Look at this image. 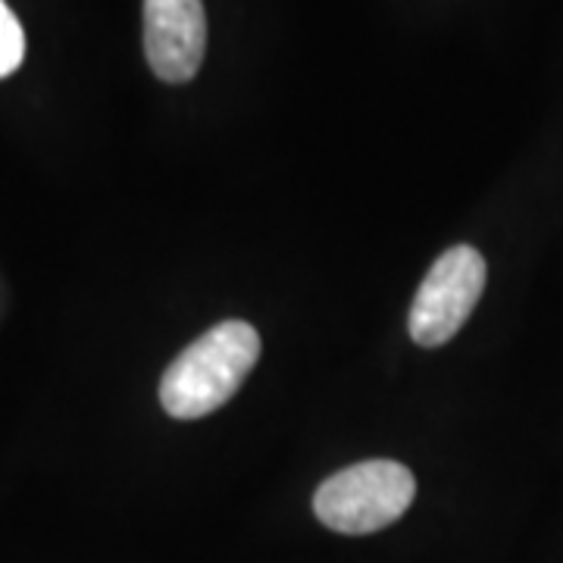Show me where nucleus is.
Returning <instances> with one entry per match:
<instances>
[{"instance_id":"1","label":"nucleus","mask_w":563,"mask_h":563,"mask_svg":"<svg viewBox=\"0 0 563 563\" xmlns=\"http://www.w3.org/2000/svg\"><path fill=\"white\" fill-rule=\"evenodd\" d=\"M261 357V335L251 322L225 320L207 329L176 361L166 366L161 379L163 410L176 420H201L220 410Z\"/></svg>"},{"instance_id":"2","label":"nucleus","mask_w":563,"mask_h":563,"mask_svg":"<svg viewBox=\"0 0 563 563\" xmlns=\"http://www.w3.org/2000/svg\"><path fill=\"white\" fill-rule=\"evenodd\" d=\"M417 495L413 473L398 461H363L329 476L313 495V514L342 536H369L407 514Z\"/></svg>"},{"instance_id":"3","label":"nucleus","mask_w":563,"mask_h":563,"mask_svg":"<svg viewBox=\"0 0 563 563\" xmlns=\"http://www.w3.org/2000/svg\"><path fill=\"white\" fill-rule=\"evenodd\" d=\"M488 266L485 257L470 244L448 247L426 279L417 288V298L410 303V339L420 347L448 344L470 320L476 303L485 291Z\"/></svg>"},{"instance_id":"4","label":"nucleus","mask_w":563,"mask_h":563,"mask_svg":"<svg viewBox=\"0 0 563 563\" xmlns=\"http://www.w3.org/2000/svg\"><path fill=\"white\" fill-rule=\"evenodd\" d=\"M207 51L201 0H144V54L154 76L185 85L198 76Z\"/></svg>"},{"instance_id":"5","label":"nucleus","mask_w":563,"mask_h":563,"mask_svg":"<svg viewBox=\"0 0 563 563\" xmlns=\"http://www.w3.org/2000/svg\"><path fill=\"white\" fill-rule=\"evenodd\" d=\"M25 60V32L13 10L0 0V79L13 76Z\"/></svg>"}]
</instances>
